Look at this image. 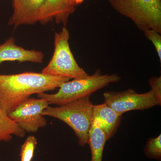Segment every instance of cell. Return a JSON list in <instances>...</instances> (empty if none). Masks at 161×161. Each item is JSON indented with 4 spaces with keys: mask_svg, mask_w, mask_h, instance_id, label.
Returning <instances> with one entry per match:
<instances>
[{
    "mask_svg": "<svg viewBox=\"0 0 161 161\" xmlns=\"http://www.w3.org/2000/svg\"><path fill=\"white\" fill-rule=\"evenodd\" d=\"M69 80L32 72L0 75V108L8 114L31 95L53 91Z\"/></svg>",
    "mask_w": 161,
    "mask_h": 161,
    "instance_id": "obj_1",
    "label": "cell"
},
{
    "mask_svg": "<svg viewBox=\"0 0 161 161\" xmlns=\"http://www.w3.org/2000/svg\"><path fill=\"white\" fill-rule=\"evenodd\" d=\"M117 74L102 75L100 69L85 78L74 79L62 84L57 93L50 94L45 92L37 94L39 98L45 99L49 104L60 106L69 103L80 98L90 96L110 83L120 80Z\"/></svg>",
    "mask_w": 161,
    "mask_h": 161,
    "instance_id": "obj_2",
    "label": "cell"
},
{
    "mask_svg": "<svg viewBox=\"0 0 161 161\" xmlns=\"http://www.w3.org/2000/svg\"><path fill=\"white\" fill-rule=\"evenodd\" d=\"M93 106L90 96L57 107L50 106L42 114L62 121L73 130L81 147L88 144L92 120Z\"/></svg>",
    "mask_w": 161,
    "mask_h": 161,
    "instance_id": "obj_3",
    "label": "cell"
},
{
    "mask_svg": "<svg viewBox=\"0 0 161 161\" xmlns=\"http://www.w3.org/2000/svg\"><path fill=\"white\" fill-rule=\"evenodd\" d=\"M119 14L129 18L143 32L161 33V0H108Z\"/></svg>",
    "mask_w": 161,
    "mask_h": 161,
    "instance_id": "obj_4",
    "label": "cell"
},
{
    "mask_svg": "<svg viewBox=\"0 0 161 161\" xmlns=\"http://www.w3.org/2000/svg\"><path fill=\"white\" fill-rule=\"evenodd\" d=\"M69 38V32L66 26H63L59 32H55L53 57L41 73L74 79L89 76L75 60L70 47Z\"/></svg>",
    "mask_w": 161,
    "mask_h": 161,
    "instance_id": "obj_5",
    "label": "cell"
},
{
    "mask_svg": "<svg viewBox=\"0 0 161 161\" xmlns=\"http://www.w3.org/2000/svg\"><path fill=\"white\" fill-rule=\"evenodd\" d=\"M49 105L43 98H30L8 115L25 132L35 133L47 125V121L42 113Z\"/></svg>",
    "mask_w": 161,
    "mask_h": 161,
    "instance_id": "obj_6",
    "label": "cell"
},
{
    "mask_svg": "<svg viewBox=\"0 0 161 161\" xmlns=\"http://www.w3.org/2000/svg\"><path fill=\"white\" fill-rule=\"evenodd\" d=\"M105 103L115 112L122 115L133 110H144L158 106L152 92L139 94L130 89L123 92L104 93Z\"/></svg>",
    "mask_w": 161,
    "mask_h": 161,
    "instance_id": "obj_7",
    "label": "cell"
},
{
    "mask_svg": "<svg viewBox=\"0 0 161 161\" xmlns=\"http://www.w3.org/2000/svg\"><path fill=\"white\" fill-rule=\"evenodd\" d=\"M75 9V6L71 5L68 0H44L38 22L45 25L54 20L57 24L66 26Z\"/></svg>",
    "mask_w": 161,
    "mask_h": 161,
    "instance_id": "obj_8",
    "label": "cell"
},
{
    "mask_svg": "<svg viewBox=\"0 0 161 161\" xmlns=\"http://www.w3.org/2000/svg\"><path fill=\"white\" fill-rule=\"evenodd\" d=\"M44 0H18L8 25L15 29L23 25H34L39 22Z\"/></svg>",
    "mask_w": 161,
    "mask_h": 161,
    "instance_id": "obj_9",
    "label": "cell"
},
{
    "mask_svg": "<svg viewBox=\"0 0 161 161\" xmlns=\"http://www.w3.org/2000/svg\"><path fill=\"white\" fill-rule=\"evenodd\" d=\"M15 41L11 37L0 44V64L5 61L43 63L44 56L42 52L25 49L16 45Z\"/></svg>",
    "mask_w": 161,
    "mask_h": 161,
    "instance_id": "obj_10",
    "label": "cell"
},
{
    "mask_svg": "<svg viewBox=\"0 0 161 161\" xmlns=\"http://www.w3.org/2000/svg\"><path fill=\"white\" fill-rule=\"evenodd\" d=\"M122 115L115 112L105 103L93 106L92 119L98 122L107 139L114 135L120 123Z\"/></svg>",
    "mask_w": 161,
    "mask_h": 161,
    "instance_id": "obj_11",
    "label": "cell"
},
{
    "mask_svg": "<svg viewBox=\"0 0 161 161\" xmlns=\"http://www.w3.org/2000/svg\"><path fill=\"white\" fill-rule=\"evenodd\" d=\"M108 141L98 122L92 119L88 135V144L91 151V161H102L104 148Z\"/></svg>",
    "mask_w": 161,
    "mask_h": 161,
    "instance_id": "obj_12",
    "label": "cell"
},
{
    "mask_svg": "<svg viewBox=\"0 0 161 161\" xmlns=\"http://www.w3.org/2000/svg\"><path fill=\"white\" fill-rule=\"evenodd\" d=\"M25 134L26 132L0 108V143L11 141L13 136L22 138Z\"/></svg>",
    "mask_w": 161,
    "mask_h": 161,
    "instance_id": "obj_13",
    "label": "cell"
},
{
    "mask_svg": "<svg viewBox=\"0 0 161 161\" xmlns=\"http://www.w3.org/2000/svg\"><path fill=\"white\" fill-rule=\"evenodd\" d=\"M144 153L148 158L161 160V135L147 141L144 149Z\"/></svg>",
    "mask_w": 161,
    "mask_h": 161,
    "instance_id": "obj_14",
    "label": "cell"
},
{
    "mask_svg": "<svg viewBox=\"0 0 161 161\" xmlns=\"http://www.w3.org/2000/svg\"><path fill=\"white\" fill-rule=\"evenodd\" d=\"M37 145V140L34 136H28L21 147L20 161H32Z\"/></svg>",
    "mask_w": 161,
    "mask_h": 161,
    "instance_id": "obj_15",
    "label": "cell"
},
{
    "mask_svg": "<svg viewBox=\"0 0 161 161\" xmlns=\"http://www.w3.org/2000/svg\"><path fill=\"white\" fill-rule=\"evenodd\" d=\"M145 37L150 40L155 47L160 61H161V34L154 30L148 29L143 31Z\"/></svg>",
    "mask_w": 161,
    "mask_h": 161,
    "instance_id": "obj_16",
    "label": "cell"
},
{
    "mask_svg": "<svg viewBox=\"0 0 161 161\" xmlns=\"http://www.w3.org/2000/svg\"><path fill=\"white\" fill-rule=\"evenodd\" d=\"M149 85L154 98L158 103V106L161 105V76L157 77L153 76L148 80Z\"/></svg>",
    "mask_w": 161,
    "mask_h": 161,
    "instance_id": "obj_17",
    "label": "cell"
},
{
    "mask_svg": "<svg viewBox=\"0 0 161 161\" xmlns=\"http://www.w3.org/2000/svg\"><path fill=\"white\" fill-rule=\"evenodd\" d=\"M84 0H68V2L72 6H78L80 5L84 2Z\"/></svg>",
    "mask_w": 161,
    "mask_h": 161,
    "instance_id": "obj_18",
    "label": "cell"
},
{
    "mask_svg": "<svg viewBox=\"0 0 161 161\" xmlns=\"http://www.w3.org/2000/svg\"><path fill=\"white\" fill-rule=\"evenodd\" d=\"M13 1V8L15 7L17 3L18 0H12Z\"/></svg>",
    "mask_w": 161,
    "mask_h": 161,
    "instance_id": "obj_19",
    "label": "cell"
}]
</instances>
